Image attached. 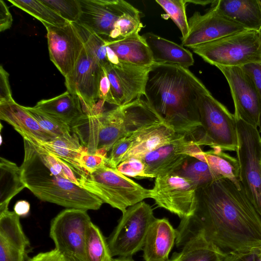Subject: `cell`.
I'll return each instance as SVG.
<instances>
[{
  "label": "cell",
  "instance_id": "obj_34",
  "mask_svg": "<svg viewBox=\"0 0 261 261\" xmlns=\"http://www.w3.org/2000/svg\"><path fill=\"white\" fill-rule=\"evenodd\" d=\"M74 23L84 39L85 47L88 52L102 67H106L110 63L107 56L106 41L95 33Z\"/></svg>",
  "mask_w": 261,
  "mask_h": 261
},
{
  "label": "cell",
  "instance_id": "obj_42",
  "mask_svg": "<svg viewBox=\"0 0 261 261\" xmlns=\"http://www.w3.org/2000/svg\"><path fill=\"white\" fill-rule=\"evenodd\" d=\"M9 73L3 66L0 67V103L14 101L9 82Z\"/></svg>",
  "mask_w": 261,
  "mask_h": 261
},
{
  "label": "cell",
  "instance_id": "obj_18",
  "mask_svg": "<svg viewBox=\"0 0 261 261\" xmlns=\"http://www.w3.org/2000/svg\"><path fill=\"white\" fill-rule=\"evenodd\" d=\"M189 34L181 45L190 48L246 30L220 14L213 5L205 14L195 12L188 19Z\"/></svg>",
  "mask_w": 261,
  "mask_h": 261
},
{
  "label": "cell",
  "instance_id": "obj_16",
  "mask_svg": "<svg viewBox=\"0 0 261 261\" xmlns=\"http://www.w3.org/2000/svg\"><path fill=\"white\" fill-rule=\"evenodd\" d=\"M150 67L119 61L118 64L109 63L103 67L110 84L111 105L119 106L141 98L144 95Z\"/></svg>",
  "mask_w": 261,
  "mask_h": 261
},
{
  "label": "cell",
  "instance_id": "obj_48",
  "mask_svg": "<svg viewBox=\"0 0 261 261\" xmlns=\"http://www.w3.org/2000/svg\"><path fill=\"white\" fill-rule=\"evenodd\" d=\"M187 3H194L196 5H200L202 6L206 5L209 4H212L214 1H189L187 0Z\"/></svg>",
  "mask_w": 261,
  "mask_h": 261
},
{
  "label": "cell",
  "instance_id": "obj_50",
  "mask_svg": "<svg viewBox=\"0 0 261 261\" xmlns=\"http://www.w3.org/2000/svg\"><path fill=\"white\" fill-rule=\"evenodd\" d=\"M258 33L259 39V41H260V45H261V28L259 29V30L258 31Z\"/></svg>",
  "mask_w": 261,
  "mask_h": 261
},
{
  "label": "cell",
  "instance_id": "obj_46",
  "mask_svg": "<svg viewBox=\"0 0 261 261\" xmlns=\"http://www.w3.org/2000/svg\"><path fill=\"white\" fill-rule=\"evenodd\" d=\"M226 261H261V248L244 254L226 257Z\"/></svg>",
  "mask_w": 261,
  "mask_h": 261
},
{
  "label": "cell",
  "instance_id": "obj_15",
  "mask_svg": "<svg viewBox=\"0 0 261 261\" xmlns=\"http://www.w3.org/2000/svg\"><path fill=\"white\" fill-rule=\"evenodd\" d=\"M202 150L195 142L180 134L141 158L146 166V178H155L159 175L174 173L188 156Z\"/></svg>",
  "mask_w": 261,
  "mask_h": 261
},
{
  "label": "cell",
  "instance_id": "obj_33",
  "mask_svg": "<svg viewBox=\"0 0 261 261\" xmlns=\"http://www.w3.org/2000/svg\"><path fill=\"white\" fill-rule=\"evenodd\" d=\"M194 181L198 187L222 177L208 164L189 156L182 166L174 172Z\"/></svg>",
  "mask_w": 261,
  "mask_h": 261
},
{
  "label": "cell",
  "instance_id": "obj_40",
  "mask_svg": "<svg viewBox=\"0 0 261 261\" xmlns=\"http://www.w3.org/2000/svg\"><path fill=\"white\" fill-rule=\"evenodd\" d=\"M108 156L99 153H90L87 150L83 151L80 158L81 167L90 174L100 168L107 165Z\"/></svg>",
  "mask_w": 261,
  "mask_h": 261
},
{
  "label": "cell",
  "instance_id": "obj_29",
  "mask_svg": "<svg viewBox=\"0 0 261 261\" xmlns=\"http://www.w3.org/2000/svg\"><path fill=\"white\" fill-rule=\"evenodd\" d=\"M179 135L166 122L163 123L135 144L123 156L121 162L132 158L141 159L148 153L170 142Z\"/></svg>",
  "mask_w": 261,
  "mask_h": 261
},
{
  "label": "cell",
  "instance_id": "obj_28",
  "mask_svg": "<svg viewBox=\"0 0 261 261\" xmlns=\"http://www.w3.org/2000/svg\"><path fill=\"white\" fill-rule=\"evenodd\" d=\"M26 188L20 167L4 158H0V212L9 210L11 200Z\"/></svg>",
  "mask_w": 261,
  "mask_h": 261
},
{
  "label": "cell",
  "instance_id": "obj_14",
  "mask_svg": "<svg viewBox=\"0 0 261 261\" xmlns=\"http://www.w3.org/2000/svg\"><path fill=\"white\" fill-rule=\"evenodd\" d=\"M226 79L234 106L236 119L257 128L260 107L257 91L251 77L242 67H217Z\"/></svg>",
  "mask_w": 261,
  "mask_h": 261
},
{
  "label": "cell",
  "instance_id": "obj_7",
  "mask_svg": "<svg viewBox=\"0 0 261 261\" xmlns=\"http://www.w3.org/2000/svg\"><path fill=\"white\" fill-rule=\"evenodd\" d=\"M82 187L103 203L123 213L129 206L150 198L151 190L143 187L117 169L105 165L87 176L79 177Z\"/></svg>",
  "mask_w": 261,
  "mask_h": 261
},
{
  "label": "cell",
  "instance_id": "obj_17",
  "mask_svg": "<svg viewBox=\"0 0 261 261\" xmlns=\"http://www.w3.org/2000/svg\"><path fill=\"white\" fill-rule=\"evenodd\" d=\"M102 67L83 49L71 74L65 78L67 91L79 96L86 114L92 112L99 99V86Z\"/></svg>",
  "mask_w": 261,
  "mask_h": 261
},
{
  "label": "cell",
  "instance_id": "obj_6",
  "mask_svg": "<svg viewBox=\"0 0 261 261\" xmlns=\"http://www.w3.org/2000/svg\"><path fill=\"white\" fill-rule=\"evenodd\" d=\"M97 149L107 156L114 144L121 138L148 125L165 122L161 116L141 98L98 114Z\"/></svg>",
  "mask_w": 261,
  "mask_h": 261
},
{
  "label": "cell",
  "instance_id": "obj_3",
  "mask_svg": "<svg viewBox=\"0 0 261 261\" xmlns=\"http://www.w3.org/2000/svg\"><path fill=\"white\" fill-rule=\"evenodd\" d=\"M23 139L24 158L20 166L25 187L40 200L67 208L97 210L103 203L94 194L47 167L34 146Z\"/></svg>",
  "mask_w": 261,
  "mask_h": 261
},
{
  "label": "cell",
  "instance_id": "obj_2",
  "mask_svg": "<svg viewBox=\"0 0 261 261\" xmlns=\"http://www.w3.org/2000/svg\"><path fill=\"white\" fill-rule=\"evenodd\" d=\"M196 79L189 69L153 64L148 73L144 95L149 105L176 133L194 142L201 126Z\"/></svg>",
  "mask_w": 261,
  "mask_h": 261
},
{
  "label": "cell",
  "instance_id": "obj_30",
  "mask_svg": "<svg viewBox=\"0 0 261 261\" xmlns=\"http://www.w3.org/2000/svg\"><path fill=\"white\" fill-rule=\"evenodd\" d=\"M180 252H175L169 261H219L225 256L202 237L198 236L188 241Z\"/></svg>",
  "mask_w": 261,
  "mask_h": 261
},
{
  "label": "cell",
  "instance_id": "obj_39",
  "mask_svg": "<svg viewBox=\"0 0 261 261\" xmlns=\"http://www.w3.org/2000/svg\"><path fill=\"white\" fill-rule=\"evenodd\" d=\"M116 169L125 176L146 178V166L141 159L136 158L127 159L121 162Z\"/></svg>",
  "mask_w": 261,
  "mask_h": 261
},
{
  "label": "cell",
  "instance_id": "obj_31",
  "mask_svg": "<svg viewBox=\"0 0 261 261\" xmlns=\"http://www.w3.org/2000/svg\"><path fill=\"white\" fill-rule=\"evenodd\" d=\"M85 261H113L108 241L99 228L91 223L85 249Z\"/></svg>",
  "mask_w": 261,
  "mask_h": 261
},
{
  "label": "cell",
  "instance_id": "obj_44",
  "mask_svg": "<svg viewBox=\"0 0 261 261\" xmlns=\"http://www.w3.org/2000/svg\"><path fill=\"white\" fill-rule=\"evenodd\" d=\"M99 99L111 104L110 84L106 71L103 67L99 86Z\"/></svg>",
  "mask_w": 261,
  "mask_h": 261
},
{
  "label": "cell",
  "instance_id": "obj_51",
  "mask_svg": "<svg viewBox=\"0 0 261 261\" xmlns=\"http://www.w3.org/2000/svg\"><path fill=\"white\" fill-rule=\"evenodd\" d=\"M258 2H259V3L260 4V5L261 6V0H258Z\"/></svg>",
  "mask_w": 261,
  "mask_h": 261
},
{
  "label": "cell",
  "instance_id": "obj_1",
  "mask_svg": "<svg viewBox=\"0 0 261 261\" xmlns=\"http://www.w3.org/2000/svg\"><path fill=\"white\" fill-rule=\"evenodd\" d=\"M196 198L176 229L177 247L200 236L226 257L261 248V217L242 188L221 177L198 187Z\"/></svg>",
  "mask_w": 261,
  "mask_h": 261
},
{
  "label": "cell",
  "instance_id": "obj_37",
  "mask_svg": "<svg viewBox=\"0 0 261 261\" xmlns=\"http://www.w3.org/2000/svg\"><path fill=\"white\" fill-rule=\"evenodd\" d=\"M58 15L70 23L79 21L81 8L80 0H41Z\"/></svg>",
  "mask_w": 261,
  "mask_h": 261
},
{
  "label": "cell",
  "instance_id": "obj_52",
  "mask_svg": "<svg viewBox=\"0 0 261 261\" xmlns=\"http://www.w3.org/2000/svg\"><path fill=\"white\" fill-rule=\"evenodd\" d=\"M219 261H226V260L225 259H221V260H220Z\"/></svg>",
  "mask_w": 261,
  "mask_h": 261
},
{
  "label": "cell",
  "instance_id": "obj_23",
  "mask_svg": "<svg viewBox=\"0 0 261 261\" xmlns=\"http://www.w3.org/2000/svg\"><path fill=\"white\" fill-rule=\"evenodd\" d=\"M211 4L220 14L247 30L258 32L261 28L258 0H218Z\"/></svg>",
  "mask_w": 261,
  "mask_h": 261
},
{
  "label": "cell",
  "instance_id": "obj_49",
  "mask_svg": "<svg viewBox=\"0 0 261 261\" xmlns=\"http://www.w3.org/2000/svg\"><path fill=\"white\" fill-rule=\"evenodd\" d=\"M113 261H134L132 257H118L113 258Z\"/></svg>",
  "mask_w": 261,
  "mask_h": 261
},
{
  "label": "cell",
  "instance_id": "obj_41",
  "mask_svg": "<svg viewBox=\"0 0 261 261\" xmlns=\"http://www.w3.org/2000/svg\"><path fill=\"white\" fill-rule=\"evenodd\" d=\"M243 69L251 77L258 93L260 115L258 125V131L261 133V62L251 63L242 66Z\"/></svg>",
  "mask_w": 261,
  "mask_h": 261
},
{
  "label": "cell",
  "instance_id": "obj_45",
  "mask_svg": "<svg viewBox=\"0 0 261 261\" xmlns=\"http://www.w3.org/2000/svg\"><path fill=\"white\" fill-rule=\"evenodd\" d=\"M13 18L9 8L3 0H0V31L10 29L12 24Z\"/></svg>",
  "mask_w": 261,
  "mask_h": 261
},
{
  "label": "cell",
  "instance_id": "obj_8",
  "mask_svg": "<svg viewBox=\"0 0 261 261\" xmlns=\"http://www.w3.org/2000/svg\"><path fill=\"white\" fill-rule=\"evenodd\" d=\"M191 49L216 67H242L261 62V45L258 32L254 31L227 35Z\"/></svg>",
  "mask_w": 261,
  "mask_h": 261
},
{
  "label": "cell",
  "instance_id": "obj_24",
  "mask_svg": "<svg viewBox=\"0 0 261 261\" xmlns=\"http://www.w3.org/2000/svg\"><path fill=\"white\" fill-rule=\"evenodd\" d=\"M0 119L11 125L19 134L33 136L41 141H48L56 138L43 129L35 119L15 101L0 103Z\"/></svg>",
  "mask_w": 261,
  "mask_h": 261
},
{
  "label": "cell",
  "instance_id": "obj_36",
  "mask_svg": "<svg viewBox=\"0 0 261 261\" xmlns=\"http://www.w3.org/2000/svg\"><path fill=\"white\" fill-rule=\"evenodd\" d=\"M24 108L35 119L40 126L55 137L71 134L69 125L56 118L35 108L24 107Z\"/></svg>",
  "mask_w": 261,
  "mask_h": 261
},
{
  "label": "cell",
  "instance_id": "obj_43",
  "mask_svg": "<svg viewBox=\"0 0 261 261\" xmlns=\"http://www.w3.org/2000/svg\"><path fill=\"white\" fill-rule=\"evenodd\" d=\"M27 261H72L67 256L55 248L48 251L40 252L29 258Z\"/></svg>",
  "mask_w": 261,
  "mask_h": 261
},
{
  "label": "cell",
  "instance_id": "obj_26",
  "mask_svg": "<svg viewBox=\"0 0 261 261\" xmlns=\"http://www.w3.org/2000/svg\"><path fill=\"white\" fill-rule=\"evenodd\" d=\"M107 45L120 62L146 67L153 64L150 49L138 32L120 40L107 42Z\"/></svg>",
  "mask_w": 261,
  "mask_h": 261
},
{
  "label": "cell",
  "instance_id": "obj_35",
  "mask_svg": "<svg viewBox=\"0 0 261 261\" xmlns=\"http://www.w3.org/2000/svg\"><path fill=\"white\" fill-rule=\"evenodd\" d=\"M155 2L171 18L181 33V39L188 35L189 29L186 7L187 0H156Z\"/></svg>",
  "mask_w": 261,
  "mask_h": 261
},
{
  "label": "cell",
  "instance_id": "obj_11",
  "mask_svg": "<svg viewBox=\"0 0 261 261\" xmlns=\"http://www.w3.org/2000/svg\"><path fill=\"white\" fill-rule=\"evenodd\" d=\"M92 223L87 211L66 208L51 221L49 237L55 248L72 261H85V249Z\"/></svg>",
  "mask_w": 261,
  "mask_h": 261
},
{
  "label": "cell",
  "instance_id": "obj_32",
  "mask_svg": "<svg viewBox=\"0 0 261 261\" xmlns=\"http://www.w3.org/2000/svg\"><path fill=\"white\" fill-rule=\"evenodd\" d=\"M14 6L35 17L41 22L55 26L69 23L43 4L41 0H8Z\"/></svg>",
  "mask_w": 261,
  "mask_h": 261
},
{
  "label": "cell",
  "instance_id": "obj_47",
  "mask_svg": "<svg viewBox=\"0 0 261 261\" xmlns=\"http://www.w3.org/2000/svg\"><path fill=\"white\" fill-rule=\"evenodd\" d=\"M30 204L25 200H20L17 201L14 206V211L20 217H26L30 213Z\"/></svg>",
  "mask_w": 261,
  "mask_h": 261
},
{
  "label": "cell",
  "instance_id": "obj_38",
  "mask_svg": "<svg viewBox=\"0 0 261 261\" xmlns=\"http://www.w3.org/2000/svg\"><path fill=\"white\" fill-rule=\"evenodd\" d=\"M33 145L47 167L54 170L61 176L81 187L79 178L76 176L75 171L67 163L42 148L36 145Z\"/></svg>",
  "mask_w": 261,
  "mask_h": 261
},
{
  "label": "cell",
  "instance_id": "obj_4",
  "mask_svg": "<svg viewBox=\"0 0 261 261\" xmlns=\"http://www.w3.org/2000/svg\"><path fill=\"white\" fill-rule=\"evenodd\" d=\"M80 18L75 23L107 42L124 39L143 28L141 12L123 0H80Z\"/></svg>",
  "mask_w": 261,
  "mask_h": 261
},
{
  "label": "cell",
  "instance_id": "obj_22",
  "mask_svg": "<svg viewBox=\"0 0 261 261\" xmlns=\"http://www.w3.org/2000/svg\"><path fill=\"white\" fill-rule=\"evenodd\" d=\"M141 36L150 49L153 64L175 65L187 69L193 65L192 54L182 45L151 32Z\"/></svg>",
  "mask_w": 261,
  "mask_h": 261
},
{
  "label": "cell",
  "instance_id": "obj_27",
  "mask_svg": "<svg viewBox=\"0 0 261 261\" xmlns=\"http://www.w3.org/2000/svg\"><path fill=\"white\" fill-rule=\"evenodd\" d=\"M191 156L206 163L222 177L231 181L239 189H242L239 164L236 158L225 153L220 148H214L206 151L202 150Z\"/></svg>",
  "mask_w": 261,
  "mask_h": 261
},
{
  "label": "cell",
  "instance_id": "obj_10",
  "mask_svg": "<svg viewBox=\"0 0 261 261\" xmlns=\"http://www.w3.org/2000/svg\"><path fill=\"white\" fill-rule=\"evenodd\" d=\"M155 219L152 208L144 201L128 207L108 239L112 256L132 257L143 249L148 230Z\"/></svg>",
  "mask_w": 261,
  "mask_h": 261
},
{
  "label": "cell",
  "instance_id": "obj_25",
  "mask_svg": "<svg viewBox=\"0 0 261 261\" xmlns=\"http://www.w3.org/2000/svg\"><path fill=\"white\" fill-rule=\"evenodd\" d=\"M34 107L70 126L86 114L79 96L68 91L53 98L42 99Z\"/></svg>",
  "mask_w": 261,
  "mask_h": 261
},
{
  "label": "cell",
  "instance_id": "obj_20",
  "mask_svg": "<svg viewBox=\"0 0 261 261\" xmlns=\"http://www.w3.org/2000/svg\"><path fill=\"white\" fill-rule=\"evenodd\" d=\"M28 140L46 151L54 154L67 163L79 177L87 176L89 173L80 166L79 159L82 153L87 150L83 146L77 136L73 133L55 138L48 141H41L33 136L19 133Z\"/></svg>",
  "mask_w": 261,
  "mask_h": 261
},
{
  "label": "cell",
  "instance_id": "obj_12",
  "mask_svg": "<svg viewBox=\"0 0 261 261\" xmlns=\"http://www.w3.org/2000/svg\"><path fill=\"white\" fill-rule=\"evenodd\" d=\"M198 187L194 181L176 173L159 175L150 189V198L159 207L182 219L193 214Z\"/></svg>",
  "mask_w": 261,
  "mask_h": 261
},
{
  "label": "cell",
  "instance_id": "obj_21",
  "mask_svg": "<svg viewBox=\"0 0 261 261\" xmlns=\"http://www.w3.org/2000/svg\"><path fill=\"white\" fill-rule=\"evenodd\" d=\"M176 239V229L168 219L156 218L146 236L142 249L145 261H169V254Z\"/></svg>",
  "mask_w": 261,
  "mask_h": 261
},
{
  "label": "cell",
  "instance_id": "obj_13",
  "mask_svg": "<svg viewBox=\"0 0 261 261\" xmlns=\"http://www.w3.org/2000/svg\"><path fill=\"white\" fill-rule=\"evenodd\" d=\"M47 31L49 58L65 79L73 71L85 42L76 24L55 26L42 22Z\"/></svg>",
  "mask_w": 261,
  "mask_h": 261
},
{
  "label": "cell",
  "instance_id": "obj_5",
  "mask_svg": "<svg viewBox=\"0 0 261 261\" xmlns=\"http://www.w3.org/2000/svg\"><path fill=\"white\" fill-rule=\"evenodd\" d=\"M196 92L201 124L197 143L212 149L236 151L238 135L234 114L212 95L198 77Z\"/></svg>",
  "mask_w": 261,
  "mask_h": 261
},
{
  "label": "cell",
  "instance_id": "obj_19",
  "mask_svg": "<svg viewBox=\"0 0 261 261\" xmlns=\"http://www.w3.org/2000/svg\"><path fill=\"white\" fill-rule=\"evenodd\" d=\"M30 245L20 217L9 210L0 212V261H27Z\"/></svg>",
  "mask_w": 261,
  "mask_h": 261
},
{
  "label": "cell",
  "instance_id": "obj_9",
  "mask_svg": "<svg viewBox=\"0 0 261 261\" xmlns=\"http://www.w3.org/2000/svg\"><path fill=\"white\" fill-rule=\"evenodd\" d=\"M236 119L241 187L261 217V136L257 128Z\"/></svg>",
  "mask_w": 261,
  "mask_h": 261
}]
</instances>
